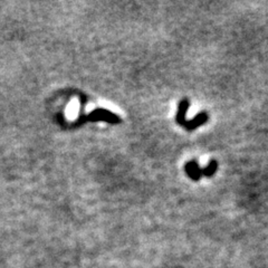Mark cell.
<instances>
[{"instance_id":"1","label":"cell","mask_w":268,"mask_h":268,"mask_svg":"<svg viewBox=\"0 0 268 268\" xmlns=\"http://www.w3.org/2000/svg\"><path fill=\"white\" fill-rule=\"evenodd\" d=\"M85 120L86 121H91V122L105 121V122L113 123V124L120 122V118L118 117V115H115L112 112H110V111L103 110V109L94 110L93 112H91L89 115H86Z\"/></svg>"},{"instance_id":"2","label":"cell","mask_w":268,"mask_h":268,"mask_svg":"<svg viewBox=\"0 0 268 268\" xmlns=\"http://www.w3.org/2000/svg\"><path fill=\"white\" fill-rule=\"evenodd\" d=\"M208 121V114L207 113H200L199 115H197V117L191 120V121H184L182 123V127H184L187 129V130L191 131L193 129H197L198 127H200L201 124L206 123Z\"/></svg>"},{"instance_id":"3","label":"cell","mask_w":268,"mask_h":268,"mask_svg":"<svg viewBox=\"0 0 268 268\" xmlns=\"http://www.w3.org/2000/svg\"><path fill=\"white\" fill-rule=\"evenodd\" d=\"M186 172L187 174L190 177L192 180H199L200 177L202 175L201 173V169L199 168V165L196 162V161H190L186 164Z\"/></svg>"},{"instance_id":"4","label":"cell","mask_w":268,"mask_h":268,"mask_svg":"<svg viewBox=\"0 0 268 268\" xmlns=\"http://www.w3.org/2000/svg\"><path fill=\"white\" fill-rule=\"evenodd\" d=\"M189 105H190V103H189L188 100H182L180 102L177 113V123H179L180 126H182V123L186 121V114L188 112Z\"/></svg>"},{"instance_id":"5","label":"cell","mask_w":268,"mask_h":268,"mask_svg":"<svg viewBox=\"0 0 268 268\" xmlns=\"http://www.w3.org/2000/svg\"><path fill=\"white\" fill-rule=\"evenodd\" d=\"M216 170H217V162L215 160H211V162L209 163V165H208L207 168L201 169V173L203 175H206V177H211L212 174H215Z\"/></svg>"}]
</instances>
